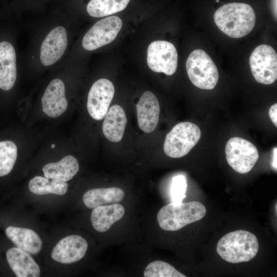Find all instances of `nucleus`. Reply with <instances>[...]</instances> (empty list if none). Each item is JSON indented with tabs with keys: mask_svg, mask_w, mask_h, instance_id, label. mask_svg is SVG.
<instances>
[{
	"mask_svg": "<svg viewBox=\"0 0 277 277\" xmlns=\"http://www.w3.org/2000/svg\"><path fill=\"white\" fill-rule=\"evenodd\" d=\"M214 21L224 34L234 38L243 37L253 29L255 14L252 7L244 3H230L217 9Z\"/></svg>",
	"mask_w": 277,
	"mask_h": 277,
	"instance_id": "1",
	"label": "nucleus"
},
{
	"mask_svg": "<svg viewBox=\"0 0 277 277\" xmlns=\"http://www.w3.org/2000/svg\"><path fill=\"white\" fill-rule=\"evenodd\" d=\"M259 242L252 233L244 230L229 232L218 241L216 251L225 261L231 263L248 262L256 255Z\"/></svg>",
	"mask_w": 277,
	"mask_h": 277,
	"instance_id": "2",
	"label": "nucleus"
},
{
	"mask_svg": "<svg viewBox=\"0 0 277 277\" xmlns=\"http://www.w3.org/2000/svg\"><path fill=\"white\" fill-rule=\"evenodd\" d=\"M206 213L205 206L197 201L169 203L160 209L157 214L158 224L163 230L174 231L201 220Z\"/></svg>",
	"mask_w": 277,
	"mask_h": 277,
	"instance_id": "3",
	"label": "nucleus"
},
{
	"mask_svg": "<svg viewBox=\"0 0 277 277\" xmlns=\"http://www.w3.org/2000/svg\"><path fill=\"white\" fill-rule=\"evenodd\" d=\"M186 68L189 80L199 88L212 90L217 84V68L209 55L202 50L196 49L190 54Z\"/></svg>",
	"mask_w": 277,
	"mask_h": 277,
	"instance_id": "4",
	"label": "nucleus"
},
{
	"mask_svg": "<svg viewBox=\"0 0 277 277\" xmlns=\"http://www.w3.org/2000/svg\"><path fill=\"white\" fill-rule=\"evenodd\" d=\"M201 136V130L195 124L179 123L166 135L163 146L164 152L172 158L183 157L197 144Z\"/></svg>",
	"mask_w": 277,
	"mask_h": 277,
	"instance_id": "5",
	"label": "nucleus"
},
{
	"mask_svg": "<svg viewBox=\"0 0 277 277\" xmlns=\"http://www.w3.org/2000/svg\"><path fill=\"white\" fill-rule=\"evenodd\" d=\"M225 155L229 165L241 174L250 172L259 157L256 147L248 141L239 137H231L227 141Z\"/></svg>",
	"mask_w": 277,
	"mask_h": 277,
	"instance_id": "6",
	"label": "nucleus"
},
{
	"mask_svg": "<svg viewBox=\"0 0 277 277\" xmlns=\"http://www.w3.org/2000/svg\"><path fill=\"white\" fill-rule=\"evenodd\" d=\"M249 64L254 78L259 83L269 85L276 80L277 54L271 46H257L250 56Z\"/></svg>",
	"mask_w": 277,
	"mask_h": 277,
	"instance_id": "7",
	"label": "nucleus"
},
{
	"mask_svg": "<svg viewBox=\"0 0 277 277\" xmlns=\"http://www.w3.org/2000/svg\"><path fill=\"white\" fill-rule=\"evenodd\" d=\"M177 53L175 46L166 41L151 43L147 49V62L153 71L173 74L177 67Z\"/></svg>",
	"mask_w": 277,
	"mask_h": 277,
	"instance_id": "8",
	"label": "nucleus"
},
{
	"mask_svg": "<svg viewBox=\"0 0 277 277\" xmlns=\"http://www.w3.org/2000/svg\"><path fill=\"white\" fill-rule=\"evenodd\" d=\"M122 26V21L117 16H111L100 20L83 37V48L86 50L92 51L111 43L116 37Z\"/></svg>",
	"mask_w": 277,
	"mask_h": 277,
	"instance_id": "9",
	"label": "nucleus"
},
{
	"mask_svg": "<svg viewBox=\"0 0 277 277\" xmlns=\"http://www.w3.org/2000/svg\"><path fill=\"white\" fill-rule=\"evenodd\" d=\"M114 87L108 79L101 78L92 85L88 95L87 108L90 116L100 121L104 118L114 95Z\"/></svg>",
	"mask_w": 277,
	"mask_h": 277,
	"instance_id": "10",
	"label": "nucleus"
},
{
	"mask_svg": "<svg viewBox=\"0 0 277 277\" xmlns=\"http://www.w3.org/2000/svg\"><path fill=\"white\" fill-rule=\"evenodd\" d=\"M88 246L87 241L82 236L75 234L68 235L54 246L51 258L62 264L73 263L83 259Z\"/></svg>",
	"mask_w": 277,
	"mask_h": 277,
	"instance_id": "11",
	"label": "nucleus"
},
{
	"mask_svg": "<svg viewBox=\"0 0 277 277\" xmlns=\"http://www.w3.org/2000/svg\"><path fill=\"white\" fill-rule=\"evenodd\" d=\"M67 33L62 26L53 28L47 34L41 47L42 64L48 66L56 63L64 54L67 46Z\"/></svg>",
	"mask_w": 277,
	"mask_h": 277,
	"instance_id": "12",
	"label": "nucleus"
},
{
	"mask_svg": "<svg viewBox=\"0 0 277 277\" xmlns=\"http://www.w3.org/2000/svg\"><path fill=\"white\" fill-rule=\"evenodd\" d=\"M138 125L144 132L150 133L158 124L160 107L156 96L150 91H145L136 104Z\"/></svg>",
	"mask_w": 277,
	"mask_h": 277,
	"instance_id": "13",
	"label": "nucleus"
},
{
	"mask_svg": "<svg viewBox=\"0 0 277 277\" xmlns=\"http://www.w3.org/2000/svg\"><path fill=\"white\" fill-rule=\"evenodd\" d=\"M41 101L43 112L49 117L55 118L63 114L68 107L63 82L58 78L51 81L47 87Z\"/></svg>",
	"mask_w": 277,
	"mask_h": 277,
	"instance_id": "14",
	"label": "nucleus"
},
{
	"mask_svg": "<svg viewBox=\"0 0 277 277\" xmlns=\"http://www.w3.org/2000/svg\"><path fill=\"white\" fill-rule=\"evenodd\" d=\"M17 76L16 53L12 44L0 43V88L9 90L14 86Z\"/></svg>",
	"mask_w": 277,
	"mask_h": 277,
	"instance_id": "15",
	"label": "nucleus"
},
{
	"mask_svg": "<svg viewBox=\"0 0 277 277\" xmlns=\"http://www.w3.org/2000/svg\"><path fill=\"white\" fill-rule=\"evenodd\" d=\"M6 258L12 270L17 277H38L40 269L30 254L17 247L9 249Z\"/></svg>",
	"mask_w": 277,
	"mask_h": 277,
	"instance_id": "16",
	"label": "nucleus"
},
{
	"mask_svg": "<svg viewBox=\"0 0 277 277\" xmlns=\"http://www.w3.org/2000/svg\"><path fill=\"white\" fill-rule=\"evenodd\" d=\"M125 213V209L121 204L114 203L97 206L93 209L91 222L94 229L98 232L108 231Z\"/></svg>",
	"mask_w": 277,
	"mask_h": 277,
	"instance_id": "17",
	"label": "nucleus"
},
{
	"mask_svg": "<svg viewBox=\"0 0 277 277\" xmlns=\"http://www.w3.org/2000/svg\"><path fill=\"white\" fill-rule=\"evenodd\" d=\"M127 123L124 109L118 105L111 106L103 123L102 130L104 136L111 142H120L123 137Z\"/></svg>",
	"mask_w": 277,
	"mask_h": 277,
	"instance_id": "18",
	"label": "nucleus"
},
{
	"mask_svg": "<svg viewBox=\"0 0 277 277\" xmlns=\"http://www.w3.org/2000/svg\"><path fill=\"white\" fill-rule=\"evenodd\" d=\"M5 233L17 248L30 254H36L41 250L42 241L32 229L9 226L5 229Z\"/></svg>",
	"mask_w": 277,
	"mask_h": 277,
	"instance_id": "19",
	"label": "nucleus"
},
{
	"mask_svg": "<svg viewBox=\"0 0 277 277\" xmlns=\"http://www.w3.org/2000/svg\"><path fill=\"white\" fill-rule=\"evenodd\" d=\"M125 197V192L120 188H94L86 192L83 201L86 207L93 209L97 206L118 203Z\"/></svg>",
	"mask_w": 277,
	"mask_h": 277,
	"instance_id": "20",
	"label": "nucleus"
},
{
	"mask_svg": "<svg viewBox=\"0 0 277 277\" xmlns=\"http://www.w3.org/2000/svg\"><path fill=\"white\" fill-rule=\"evenodd\" d=\"M79 168L77 159L68 155L57 162L47 164L42 170L46 177L66 182L76 174Z\"/></svg>",
	"mask_w": 277,
	"mask_h": 277,
	"instance_id": "21",
	"label": "nucleus"
},
{
	"mask_svg": "<svg viewBox=\"0 0 277 277\" xmlns=\"http://www.w3.org/2000/svg\"><path fill=\"white\" fill-rule=\"evenodd\" d=\"M28 187L30 191L35 194L62 195L66 193L68 185L66 182L35 176L29 181Z\"/></svg>",
	"mask_w": 277,
	"mask_h": 277,
	"instance_id": "22",
	"label": "nucleus"
},
{
	"mask_svg": "<svg viewBox=\"0 0 277 277\" xmlns=\"http://www.w3.org/2000/svg\"><path fill=\"white\" fill-rule=\"evenodd\" d=\"M130 0H91L87 6L88 14L94 17H104L125 9Z\"/></svg>",
	"mask_w": 277,
	"mask_h": 277,
	"instance_id": "23",
	"label": "nucleus"
},
{
	"mask_svg": "<svg viewBox=\"0 0 277 277\" xmlns=\"http://www.w3.org/2000/svg\"><path fill=\"white\" fill-rule=\"evenodd\" d=\"M17 156L16 144L11 141L0 142V176L9 174L12 170Z\"/></svg>",
	"mask_w": 277,
	"mask_h": 277,
	"instance_id": "24",
	"label": "nucleus"
},
{
	"mask_svg": "<svg viewBox=\"0 0 277 277\" xmlns=\"http://www.w3.org/2000/svg\"><path fill=\"white\" fill-rule=\"evenodd\" d=\"M145 277H185L173 266L164 261L156 260L150 262L146 267Z\"/></svg>",
	"mask_w": 277,
	"mask_h": 277,
	"instance_id": "25",
	"label": "nucleus"
},
{
	"mask_svg": "<svg viewBox=\"0 0 277 277\" xmlns=\"http://www.w3.org/2000/svg\"><path fill=\"white\" fill-rule=\"evenodd\" d=\"M187 184L185 177L183 175L175 176L172 179L171 194L172 203L179 204L185 197Z\"/></svg>",
	"mask_w": 277,
	"mask_h": 277,
	"instance_id": "26",
	"label": "nucleus"
},
{
	"mask_svg": "<svg viewBox=\"0 0 277 277\" xmlns=\"http://www.w3.org/2000/svg\"><path fill=\"white\" fill-rule=\"evenodd\" d=\"M269 115L270 120L277 127V104L275 103L272 105L269 110Z\"/></svg>",
	"mask_w": 277,
	"mask_h": 277,
	"instance_id": "27",
	"label": "nucleus"
},
{
	"mask_svg": "<svg viewBox=\"0 0 277 277\" xmlns=\"http://www.w3.org/2000/svg\"><path fill=\"white\" fill-rule=\"evenodd\" d=\"M277 148L275 147L274 148L273 151V160H272V166L274 169L276 170V152H277Z\"/></svg>",
	"mask_w": 277,
	"mask_h": 277,
	"instance_id": "28",
	"label": "nucleus"
},
{
	"mask_svg": "<svg viewBox=\"0 0 277 277\" xmlns=\"http://www.w3.org/2000/svg\"><path fill=\"white\" fill-rule=\"evenodd\" d=\"M272 8L275 18L276 19V0H272Z\"/></svg>",
	"mask_w": 277,
	"mask_h": 277,
	"instance_id": "29",
	"label": "nucleus"
},
{
	"mask_svg": "<svg viewBox=\"0 0 277 277\" xmlns=\"http://www.w3.org/2000/svg\"><path fill=\"white\" fill-rule=\"evenodd\" d=\"M54 147H55V145H54V144L52 145L51 147H52V148H54Z\"/></svg>",
	"mask_w": 277,
	"mask_h": 277,
	"instance_id": "30",
	"label": "nucleus"
},
{
	"mask_svg": "<svg viewBox=\"0 0 277 277\" xmlns=\"http://www.w3.org/2000/svg\"><path fill=\"white\" fill-rule=\"evenodd\" d=\"M216 2H219V0H216Z\"/></svg>",
	"mask_w": 277,
	"mask_h": 277,
	"instance_id": "31",
	"label": "nucleus"
}]
</instances>
